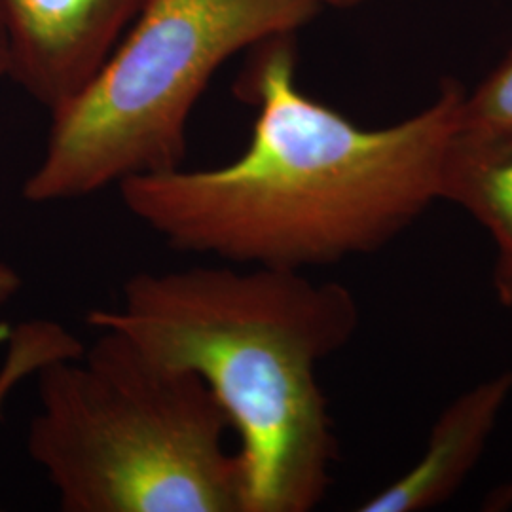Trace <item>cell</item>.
<instances>
[{"instance_id": "277c9868", "label": "cell", "mask_w": 512, "mask_h": 512, "mask_svg": "<svg viewBox=\"0 0 512 512\" xmlns=\"http://www.w3.org/2000/svg\"><path fill=\"white\" fill-rule=\"evenodd\" d=\"M319 10L317 0H147L90 84L50 112L25 200H78L183 167L186 126L213 74L245 48L291 37Z\"/></svg>"}, {"instance_id": "30bf717a", "label": "cell", "mask_w": 512, "mask_h": 512, "mask_svg": "<svg viewBox=\"0 0 512 512\" xmlns=\"http://www.w3.org/2000/svg\"><path fill=\"white\" fill-rule=\"evenodd\" d=\"M21 287V277L16 270L0 262V306L12 300Z\"/></svg>"}, {"instance_id": "8992f818", "label": "cell", "mask_w": 512, "mask_h": 512, "mask_svg": "<svg viewBox=\"0 0 512 512\" xmlns=\"http://www.w3.org/2000/svg\"><path fill=\"white\" fill-rule=\"evenodd\" d=\"M511 395L512 370L463 391L440 412L421 458L357 511L425 512L450 501L484 456Z\"/></svg>"}, {"instance_id": "3957f363", "label": "cell", "mask_w": 512, "mask_h": 512, "mask_svg": "<svg viewBox=\"0 0 512 512\" xmlns=\"http://www.w3.org/2000/svg\"><path fill=\"white\" fill-rule=\"evenodd\" d=\"M29 452L65 512H245L232 423L202 378L99 330L38 370Z\"/></svg>"}, {"instance_id": "6da1fadb", "label": "cell", "mask_w": 512, "mask_h": 512, "mask_svg": "<svg viewBox=\"0 0 512 512\" xmlns=\"http://www.w3.org/2000/svg\"><path fill=\"white\" fill-rule=\"evenodd\" d=\"M463 93L448 80L414 116L361 128L298 88L291 37L274 38L239 84L258 114L238 158L133 177L122 203L171 249L226 264L304 272L370 255L440 202Z\"/></svg>"}, {"instance_id": "52a82bcc", "label": "cell", "mask_w": 512, "mask_h": 512, "mask_svg": "<svg viewBox=\"0 0 512 512\" xmlns=\"http://www.w3.org/2000/svg\"><path fill=\"white\" fill-rule=\"evenodd\" d=\"M440 200L456 203L494 241V289L512 308V131H454L440 173Z\"/></svg>"}, {"instance_id": "7c38bea8", "label": "cell", "mask_w": 512, "mask_h": 512, "mask_svg": "<svg viewBox=\"0 0 512 512\" xmlns=\"http://www.w3.org/2000/svg\"><path fill=\"white\" fill-rule=\"evenodd\" d=\"M323 6H334V8H349V6H357L363 4L366 0H317Z\"/></svg>"}, {"instance_id": "7a4b0ae2", "label": "cell", "mask_w": 512, "mask_h": 512, "mask_svg": "<svg viewBox=\"0 0 512 512\" xmlns=\"http://www.w3.org/2000/svg\"><path fill=\"white\" fill-rule=\"evenodd\" d=\"M340 283L236 264L141 272L88 325L198 374L238 431L245 512H310L329 492L338 439L317 366L359 329Z\"/></svg>"}, {"instance_id": "8fae6325", "label": "cell", "mask_w": 512, "mask_h": 512, "mask_svg": "<svg viewBox=\"0 0 512 512\" xmlns=\"http://www.w3.org/2000/svg\"><path fill=\"white\" fill-rule=\"evenodd\" d=\"M8 65H10V54H8V37L4 29V21L0 16V76H8Z\"/></svg>"}, {"instance_id": "9c48e42d", "label": "cell", "mask_w": 512, "mask_h": 512, "mask_svg": "<svg viewBox=\"0 0 512 512\" xmlns=\"http://www.w3.org/2000/svg\"><path fill=\"white\" fill-rule=\"evenodd\" d=\"M459 128L512 131V48L473 92L463 93Z\"/></svg>"}, {"instance_id": "ba28073f", "label": "cell", "mask_w": 512, "mask_h": 512, "mask_svg": "<svg viewBox=\"0 0 512 512\" xmlns=\"http://www.w3.org/2000/svg\"><path fill=\"white\" fill-rule=\"evenodd\" d=\"M6 342L8 349L0 366V412L23 380L54 361L78 357L84 351L82 342L71 330L50 319L21 323L10 330Z\"/></svg>"}, {"instance_id": "5b68a950", "label": "cell", "mask_w": 512, "mask_h": 512, "mask_svg": "<svg viewBox=\"0 0 512 512\" xmlns=\"http://www.w3.org/2000/svg\"><path fill=\"white\" fill-rule=\"evenodd\" d=\"M147 0H0L8 76L52 110L82 92Z\"/></svg>"}]
</instances>
